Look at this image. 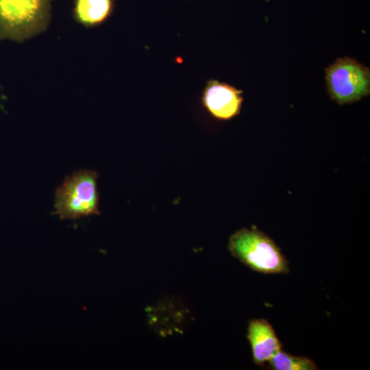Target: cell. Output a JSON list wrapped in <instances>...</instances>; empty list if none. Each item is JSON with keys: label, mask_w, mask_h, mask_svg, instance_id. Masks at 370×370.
Listing matches in <instances>:
<instances>
[{"label": "cell", "mask_w": 370, "mask_h": 370, "mask_svg": "<svg viewBox=\"0 0 370 370\" xmlns=\"http://www.w3.org/2000/svg\"><path fill=\"white\" fill-rule=\"evenodd\" d=\"M325 73L328 92L339 104L358 101L369 94V69L353 59L338 58Z\"/></svg>", "instance_id": "cell-4"}, {"label": "cell", "mask_w": 370, "mask_h": 370, "mask_svg": "<svg viewBox=\"0 0 370 370\" xmlns=\"http://www.w3.org/2000/svg\"><path fill=\"white\" fill-rule=\"evenodd\" d=\"M253 360L257 365H262L281 350L282 343L273 326L266 319L250 320L247 329Z\"/></svg>", "instance_id": "cell-6"}, {"label": "cell", "mask_w": 370, "mask_h": 370, "mask_svg": "<svg viewBox=\"0 0 370 370\" xmlns=\"http://www.w3.org/2000/svg\"><path fill=\"white\" fill-rule=\"evenodd\" d=\"M48 0H0V32L16 39L31 37L47 24Z\"/></svg>", "instance_id": "cell-3"}, {"label": "cell", "mask_w": 370, "mask_h": 370, "mask_svg": "<svg viewBox=\"0 0 370 370\" xmlns=\"http://www.w3.org/2000/svg\"><path fill=\"white\" fill-rule=\"evenodd\" d=\"M270 367L275 370H317V366L309 358L293 356L279 351L269 361Z\"/></svg>", "instance_id": "cell-8"}, {"label": "cell", "mask_w": 370, "mask_h": 370, "mask_svg": "<svg viewBox=\"0 0 370 370\" xmlns=\"http://www.w3.org/2000/svg\"><path fill=\"white\" fill-rule=\"evenodd\" d=\"M112 9V0H77L75 13L84 25H95L103 22Z\"/></svg>", "instance_id": "cell-7"}, {"label": "cell", "mask_w": 370, "mask_h": 370, "mask_svg": "<svg viewBox=\"0 0 370 370\" xmlns=\"http://www.w3.org/2000/svg\"><path fill=\"white\" fill-rule=\"evenodd\" d=\"M230 253L251 269L264 274L289 271L288 262L275 242L257 228H243L230 238Z\"/></svg>", "instance_id": "cell-1"}, {"label": "cell", "mask_w": 370, "mask_h": 370, "mask_svg": "<svg viewBox=\"0 0 370 370\" xmlns=\"http://www.w3.org/2000/svg\"><path fill=\"white\" fill-rule=\"evenodd\" d=\"M98 173L82 169L68 176L55 195V214L61 219H79L99 214Z\"/></svg>", "instance_id": "cell-2"}, {"label": "cell", "mask_w": 370, "mask_h": 370, "mask_svg": "<svg viewBox=\"0 0 370 370\" xmlns=\"http://www.w3.org/2000/svg\"><path fill=\"white\" fill-rule=\"evenodd\" d=\"M241 93L230 85L212 80L204 90L203 103L214 117L227 120L240 112L243 101Z\"/></svg>", "instance_id": "cell-5"}]
</instances>
